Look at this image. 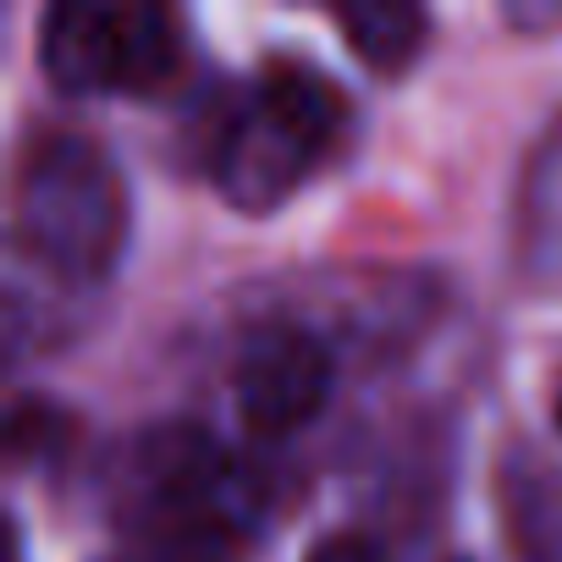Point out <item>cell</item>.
Returning a JSON list of instances; mask_svg holds the SVG:
<instances>
[{"instance_id":"4","label":"cell","mask_w":562,"mask_h":562,"mask_svg":"<svg viewBox=\"0 0 562 562\" xmlns=\"http://www.w3.org/2000/svg\"><path fill=\"white\" fill-rule=\"evenodd\" d=\"M331 381H337L331 353L304 326H265V331H254L243 359H237V375H232L237 414L265 441H281V436L304 430L326 408Z\"/></svg>"},{"instance_id":"3","label":"cell","mask_w":562,"mask_h":562,"mask_svg":"<svg viewBox=\"0 0 562 562\" xmlns=\"http://www.w3.org/2000/svg\"><path fill=\"white\" fill-rule=\"evenodd\" d=\"M40 67L61 94H155L182 72V34L177 18L149 0H67L40 23Z\"/></svg>"},{"instance_id":"9","label":"cell","mask_w":562,"mask_h":562,"mask_svg":"<svg viewBox=\"0 0 562 562\" xmlns=\"http://www.w3.org/2000/svg\"><path fill=\"white\" fill-rule=\"evenodd\" d=\"M551 419H557V430H562V386H557V403H551Z\"/></svg>"},{"instance_id":"7","label":"cell","mask_w":562,"mask_h":562,"mask_svg":"<svg viewBox=\"0 0 562 562\" xmlns=\"http://www.w3.org/2000/svg\"><path fill=\"white\" fill-rule=\"evenodd\" d=\"M557 480H546L540 474V485H529V480H513V540H518V551H524V562H562V529H551V524H562V496L551 491Z\"/></svg>"},{"instance_id":"1","label":"cell","mask_w":562,"mask_h":562,"mask_svg":"<svg viewBox=\"0 0 562 562\" xmlns=\"http://www.w3.org/2000/svg\"><path fill=\"white\" fill-rule=\"evenodd\" d=\"M342 122L348 105L326 72L293 56H270L243 100H232V111L215 122V188L248 215L276 210L331 155Z\"/></svg>"},{"instance_id":"2","label":"cell","mask_w":562,"mask_h":562,"mask_svg":"<svg viewBox=\"0 0 562 562\" xmlns=\"http://www.w3.org/2000/svg\"><path fill=\"white\" fill-rule=\"evenodd\" d=\"M18 243L67 288L105 281L127 248V188L83 133H40L18 166Z\"/></svg>"},{"instance_id":"5","label":"cell","mask_w":562,"mask_h":562,"mask_svg":"<svg viewBox=\"0 0 562 562\" xmlns=\"http://www.w3.org/2000/svg\"><path fill=\"white\" fill-rule=\"evenodd\" d=\"M518 270L540 293H562V122L535 144L518 188Z\"/></svg>"},{"instance_id":"8","label":"cell","mask_w":562,"mask_h":562,"mask_svg":"<svg viewBox=\"0 0 562 562\" xmlns=\"http://www.w3.org/2000/svg\"><path fill=\"white\" fill-rule=\"evenodd\" d=\"M304 562H386V551L370 540V535H353V529H337L326 540H315L304 551Z\"/></svg>"},{"instance_id":"6","label":"cell","mask_w":562,"mask_h":562,"mask_svg":"<svg viewBox=\"0 0 562 562\" xmlns=\"http://www.w3.org/2000/svg\"><path fill=\"white\" fill-rule=\"evenodd\" d=\"M331 18H337L348 50L381 78L408 72L430 34V18L419 7H403V0H359V7H337Z\"/></svg>"},{"instance_id":"10","label":"cell","mask_w":562,"mask_h":562,"mask_svg":"<svg viewBox=\"0 0 562 562\" xmlns=\"http://www.w3.org/2000/svg\"><path fill=\"white\" fill-rule=\"evenodd\" d=\"M452 562H474V557H452Z\"/></svg>"}]
</instances>
